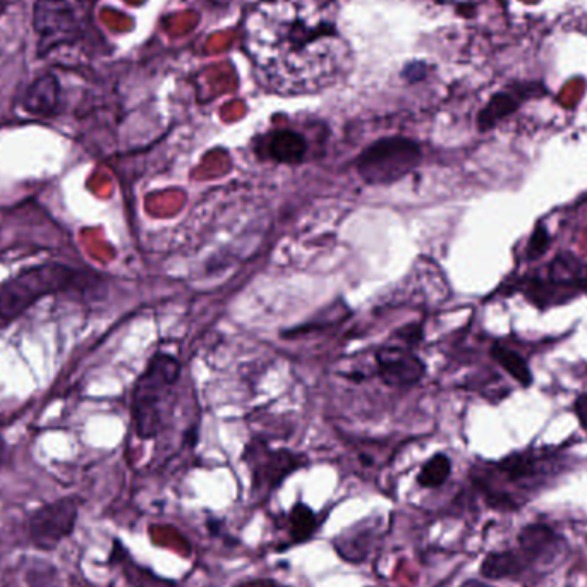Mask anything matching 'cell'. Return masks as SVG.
Returning a JSON list of instances; mask_svg holds the SVG:
<instances>
[{
	"label": "cell",
	"instance_id": "cell-11",
	"mask_svg": "<svg viewBox=\"0 0 587 587\" xmlns=\"http://www.w3.org/2000/svg\"><path fill=\"white\" fill-rule=\"evenodd\" d=\"M376 370L390 387L407 388L423 380L426 368L407 347H382L376 351Z\"/></svg>",
	"mask_w": 587,
	"mask_h": 587
},
{
	"label": "cell",
	"instance_id": "cell-5",
	"mask_svg": "<svg viewBox=\"0 0 587 587\" xmlns=\"http://www.w3.org/2000/svg\"><path fill=\"white\" fill-rule=\"evenodd\" d=\"M423 160L421 146L404 136L375 141L356 160L359 177L370 186H387L409 176Z\"/></svg>",
	"mask_w": 587,
	"mask_h": 587
},
{
	"label": "cell",
	"instance_id": "cell-6",
	"mask_svg": "<svg viewBox=\"0 0 587 587\" xmlns=\"http://www.w3.org/2000/svg\"><path fill=\"white\" fill-rule=\"evenodd\" d=\"M587 292V265L570 255H560L551 261L546 275L526 280L524 296L539 308L570 301Z\"/></svg>",
	"mask_w": 587,
	"mask_h": 587
},
{
	"label": "cell",
	"instance_id": "cell-10",
	"mask_svg": "<svg viewBox=\"0 0 587 587\" xmlns=\"http://www.w3.org/2000/svg\"><path fill=\"white\" fill-rule=\"evenodd\" d=\"M517 541V550L521 551L533 572L538 567L555 565L567 550L565 539L546 524H529L519 533Z\"/></svg>",
	"mask_w": 587,
	"mask_h": 587
},
{
	"label": "cell",
	"instance_id": "cell-13",
	"mask_svg": "<svg viewBox=\"0 0 587 587\" xmlns=\"http://www.w3.org/2000/svg\"><path fill=\"white\" fill-rule=\"evenodd\" d=\"M61 100V85L54 74H43L31 83L23 98L26 112L35 117L54 115Z\"/></svg>",
	"mask_w": 587,
	"mask_h": 587
},
{
	"label": "cell",
	"instance_id": "cell-9",
	"mask_svg": "<svg viewBox=\"0 0 587 587\" xmlns=\"http://www.w3.org/2000/svg\"><path fill=\"white\" fill-rule=\"evenodd\" d=\"M33 26L38 35V55H47L62 45L73 43L78 25L67 0H37Z\"/></svg>",
	"mask_w": 587,
	"mask_h": 587
},
{
	"label": "cell",
	"instance_id": "cell-3",
	"mask_svg": "<svg viewBox=\"0 0 587 587\" xmlns=\"http://www.w3.org/2000/svg\"><path fill=\"white\" fill-rule=\"evenodd\" d=\"M181 375V364L174 356L160 352L146 366L133 392L134 428L143 440L157 436L164 426L172 394Z\"/></svg>",
	"mask_w": 587,
	"mask_h": 587
},
{
	"label": "cell",
	"instance_id": "cell-15",
	"mask_svg": "<svg viewBox=\"0 0 587 587\" xmlns=\"http://www.w3.org/2000/svg\"><path fill=\"white\" fill-rule=\"evenodd\" d=\"M491 358L495 359L503 370L509 373L510 378H514L521 387L527 388L533 385V373L529 370L526 359L522 358L521 354H517L514 349H510L507 345L495 344L491 347Z\"/></svg>",
	"mask_w": 587,
	"mask_h": 587
},
{
	"label": "cell",
	"instance_id": "cell-20",
	"mask_svg": "<svg viewBox=\"0 0 587 587\" xmlns=\"http://www.w3.org/2000/svg\"><path fill=\"white\" fill-rule=\"evenodd\" d=\"M574 411L579 421H581L582 428L587 433V394L581 395L579 399L575 400Z\"/></svg>",
	"mask_w": 587,
	"mask_h": 587
},
{
	"label": "cell",
	"instance_id": "cell-17",
	"mask_svg": "<svg viewBox=\"0 0 587 587\" xmlns=\"http://www.w3.org/2000/svg\"><path fill=\"white\" fill-rule=\"evenodd\" d=\"M519 107V100L510 95V93H498L491 98L490 103L486 105L483 112L479 114L478 126L481 131H488V129L495 128L498 122L514 114Z\"/></svg>",
	"mask_w": 587,
	"mask_h": 587
},
{
	"label": "cell",
	"instance_id": "cell-7",
	"mask_svg": "<svg viewBox=\"0 0 587 587\" xmlns=\"http://www.w3.org/2000/svg\"><path fill=\"white\" fill-rule=\"evenodd\" d=\"M78 498L62 497L35 510L26 524L31 545L40 551H55L71 538L78 524Z\"/></svg>",
	"mask_w": 587,
	"mask_h": 587
},
{
	"label": "cell",
	"instance_id": "cell-8",
	"mask_svg": "<svg viewBox=\"0 0 587 587\" xmlns=\"http://www.w3.org/2000/svg\"><path fill=\"white\" fill-rule=\"evenodd\" d=\"M256 495H270L277 490L289 474L306 464V457L291 450H272L267 443L253 440L244 450Z\"/></svg>",
	"mask_w": 587,
	"mask_h": 587
},
{
	"label": "cell",
	"instance_id": "cell-1",
	"mask_svg": "<svg viewBox=\"0 0 587 587\" xmlns=\"http://www.w3.org/2000/svg\"><path fill=\"white\" fill-rule=\"evenodd\" d=\"M246 45L263 83L284 95L323 90L349 66L327 0L261 2L249 14Z\"/></svg>",
	"mask_w": 587,
	"mask_h": 587
},
{
	"label": "cell",
	"instance_id": "cell-2",
	"mask_svg": "<svg viewBox=\"0 0 587 587\" xmlns=\"http://www.w3.org/2000/svg\"><path fill=\"white\" fill-rule=\"evenodd\" d=\"M562 467V457L551 450H526L474 466L471 479L491 509L512 512L557 478Z\"/></svg>",
	"mask_w": 587,
	"mask_h": 587
},
{
	"label": "cell",
	"instance_id": "cell-14",
	"mask_svg": "<svg viewBox=\"0 0 587 587\" xmlns=\"http://www.w3.org/2000/svg\"><path fill=\"white\" fill-rule=\"evenodd\" d=\"M529 572L531 569L517 548L493 551L490 555H486L485 560L481 563V575H485L486 579H493V581L521 579L522 575L529 574Z\"/></svg>",
	"mask_w": 587,
	"mask_h": 587
},
{
	"label": "cell",
	"instance_id": "cell-12",
	"mask_svg": "<svg viewBox=\"0 0 587 587\" xmlns=\"http://www.w3.org/2000/svg\"><path fill=\"white\" fill-rule=\"evenodd\" d=\"M265 157L277 164L296 165L308 155V141L292 129H279L268 134L263 143Z\"/></svg>",
	"mask_w": 587,
	"mask_h": 587
},
{
	"label": "cell",
	"instance_id": "cell-16",
	"mask_svg": "<svg viewBox=\"0 0 587 587\" xmlns=\"http://www.w3.org/2000/svg\"><path fill=\"white\" fill-rule=\"evenodd\" d=\"M287 526H289V536L291 543L299 545L308 539L313 538L316 529L320 526L318 515L309 509L306 503H296L291 512L287 515Z\"/></svg>",
	"mask_w": 587,
	"mask_h": 587
},
{
	"label": "cell",
	"instance_id": "cell-4",
	"mask_svg": "<svg viewBox=\"0 0 587 587\" xmlns=\"http://www.w3.org/2000/svg\"><path fill=\"white\" fill-rule=\"evenodd\" d=\"M81 280L78 270L59 263L28 268L0 285V323L16 320L43 297L79 287Z\"/></svg>",
	"mask_w": 587,
	"mask_h": 587
},
{
	"label": "cell",
	"instance_id": "cell-19",
	"mask_svg": "<svg viewBox=\"0 0 587 587\" xmlns=\"http://www.w3.org/2000/svg\"><path fill=\"white\" fill-rule=\"evenodd\" d=\"M548 246H550V234L543 225H538L527 243V260H538L539 256L545 255Z\"/></svg>",
	"mask_w": 587,
	"mask_h": 587
},
{
	"label": "cell",
	"instance_id": "cell-18",
	"mask_svg": "<svg viewBox=\"0 0 587 587\" xmlns=\"http://www.w3.org/2000/svg\"><path fill=\"white\" fill-rule=\"evenodd\" d=\"M452 473V462L445 454H436L431 457L418 474V485L423 488H440L447 483Z\"/></svg>",
	"mask_w": 587,
	"mask_h": 587
},
{
	"label": "cell",
	"instance_id": "cell-22",
	"mask_svg": "<svg viewBox=\"0 0 587 587\" xmlns=\"http://www.w3.org/2000/svg\"><path fill=\"white\" fill-rule=\"evenodd\" d=\"M460 587H493L490 584H486V582L478 581V579H469V581L464 582Z\"/></svg>",
	"mask_w": 587,
	"mask_h": 587
},
{
	"label": "cell",
	"instance_id": "cell-21",
	"mask_svg": "<svg viewBox=\"0 0 587 587\" xmlns=\"http://www.w3.org/2000/svg\"><path fill=\"white\" fill-rule=\"evenodd\" d=\"M7 454H9V452H7L6 440H4V436L0 435V466L6 462Z\"/></svg>",
	"mask_w": 587,
	"mask_h": 587
}]
</instances>
